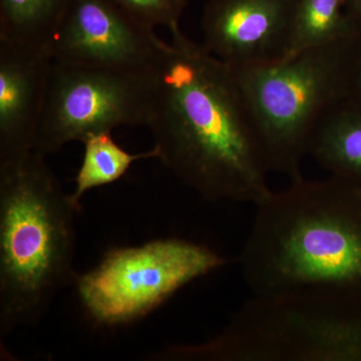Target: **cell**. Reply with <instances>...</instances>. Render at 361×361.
Segmentation results:
<instances>
[{"mask_svg":"<svg viewBox=\"0 0 361 361\" xmlns=\"http://www.w3.org/2000/svg\"><path fill=\"white\" fill-rule=\"evenodd\" d=\"M47 156L0 159V336L37 324L73 283L78 209Z\"/></svg>","mask_w":361,"mask_h":361,"instance_id":"3957f363","label":"cell"},{"mask_svg":"<svg viewBox=\"0 0 361 361\" xmlns=\"http://www.w3.org/2000/svg\"><path fill=\"white\" fill-rule=\"evenodd\" d=\"M73 0H0V40L49 51Z\"/></svg>","mask_w":361,"mask_h":361,"instance_id":"4fadbf2b","label":"cell"},{"mask_svg":"<svg viewBox=\"0 0 361 361\" xmlns=\"http://www.w3.org/2000/svg\"><path fill=\"white\" fill-rule=\"evenodd\" d=\"M299 0H208L202 18L207 51L232 68L285 58Z\"/></svg>","mask_w":361,"mask_h":361,"instance_id":"9c48e42d","label":"cell"},{"mask_svg":"<svg viewBox=\"0 0 361 361\" xmlns=\"http://www.w3.org/2000/svg\"><path fill=\"white\" fill-rule=\"evenodd\" d=\"M133 20L149 30L180 25L188 0H111Z\"/></svg>","mask_w":361,"mask_h":361,"instance_id":"9a60e30c","label":"cell"},{"mask_svg":"<svg viewBox=\"0 0 361 361\" xmlns=\"http://www.w3.org/2000/svg\"><path fill=\"white\" fill-rule=\"evenodd\" d=\"M337 179L290 180L258 203L239 263L252 295L361 289V202Z\"/></svg>","mask_w":361,"mask_h":361,"instance_id":"7a4b0ae2","label":"cell"},{"mask_svg":"<svg viewBox=\"0 0 361 361\" xmlns=\"http://www.w3.org/2000/svg\"><path fill=\"white\" fill-rule=\"evenodd\" d=\"M82 142L84 156L75 178V188L70 194L71 203L78 210L87 192L122 179L135 161L159 159V149L155 146L142 153L126 151L114 140L111 132L90 134Z\"/></svg>","mask_w":361,"mask_h":361,"instance_id":"7c38bea8","label":"cell"},{"mask_svg":"<svg viewBox=\"0 0 361 361\" xmlns=\"http://www.w3.org/2000/svg\"><path fill=\"white\" fill-rule=\"evenodd\" d=\"M153 97L152 73L140 75L54 61L35 151L47 156L94 133L147 127Z\"/></svg>","mask_w":361,"mask_h":361,"instance_id":"52a82bcc","label":"cell"},{"mask_svg":"<svg viewBox=\"0 0 361 361\" xmlns=\"http://www.w3.org/2000/svg\"><path fill=\"white\" fill-rule=\"evenodd\" d=\"M350 99L361 106V25L360 37H358L357 54H356L355 77H353Z\"/></svg>","mask_w":361,"mask_h":361,"instance_id":"2e32d148","label":"cell"},{"mask_svg":"<svg viewBox=\"0 0 361 361\" xmlns=\"http://www.w3.org/2000/svg\"><path fill=\"white\" fill-rule=\"evenodd\" d=\"M228 263L210 247L156 239L111 248L92 269L75 275L73 284L90 322L113 329L146 317L183 287Z\"/></svg>","mask_w":361,"mask_h":361,"instance_id":"8992f818","label":"cell"},{"mask_svg":"<svg viewBox=\"0 0 361 361\" xmlns=\"http://www.w3.org/2000/svg\"><path fill=\"white\" fill-rule=\"evenodd\" d=\"M349 296L299 290L252 295L210 341L154 355L171 361L361 360V316Z\"/></svg>","mask_w":361,"mask_h":361,"instance_id":"277c9868","label":"cell"},{"mask_svg":"<svg viewBox=\"0 0 361 361\" xmlns=\"http://www.w3.org/2000/svg\"><path fill=\"white\" fill-rule=\"evenodd\" d=\"M357 32L266 65L233 68L255 121L266 166L294 180L324 116L350 99ZM231 68V66H230Z\"/></svg>","mask_w":361,"mask_h":361,"instance_id":"5b68a950","label":"cell"},{"mask_svg":"<svg viewBox=\"0 0 361 361\" xmlns=\"http://www.w3.org/2000/svg\"><path fill=\"white\" fill-rule=\"evenodd\" d=\"M169 32L147 126L158 160L203 200L257 205L272 191L269 170L236 73L180 25Z\"/></svg>","mask_w":361,"mask_h":361,"instance_id":"6da1fadb","label":"cell"},{"mask_svg":"<svg viewBox=\"0 0 361 361\" xmlns=\"http://www.w3.org/2000/svg\"><path fill=\"white\" fill-rule=\"evenodd\" d=\"M345 11L348 18L361 25V0H345Z\"/></svg>","mask_w":361,"mask_h":361,"instance_id":"e0dca14e","label":"cell"},{"mask_svg":"<svg viewBox=\"0 0 361 361\" xmlns=\"http://www.w3.org/2000/svg\"><path fill=\"white\" fill-rule=\"evenodd\" d=\"M358 28L346 13L345 0H299L287 56L345 39Z\"/></svg>","mask_w":361,"mask_h":361,"instance_id":"5bb4252c","label":"cell"},{"mask_svg":"<svg viewBox=\"0 0 361 361\" xmlns=\"http://www.w3.org/2000/svg\"><path fill=\"white\" fill-rule=\"evenodd\" d=\"M161 42L111 0H73L49 51L59 63L147 75Z\"/></svg>","mask_w":361,"mask_h":361,"instance_id":"ba28073f","label":"cell"},{"mask_svg":"<svg viewBox=\"0 0 361 361\" xmlns=\"http://www.w3.org/2000/svg\"><path fill=\"white\" fill-rule=\"evenodd\" d=\"M52 63L47 49L0 40V159L35 151Z\"/></svg>","mask_w":361,"mask_h":361,"instance_id":"30bf717a","label":"cell"},{"mask_svg":"<svg viewBox=\"0 0 361 361\" xmlns=\"http://www.w3.org/2000/svg\"><path fill=\"white\" fill-rule=\"evenodd\" d=\"M310 155L331 177L360 182V104L348 99L324 116L311 140Z\"/></svg>","mask_w":361,"mask_h":361,"instance_id":"8fae6325","label":"cell"}]
</instances>
